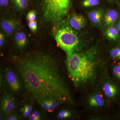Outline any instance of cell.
Here are the masks:
<instances>
[{
  "instance_id": "6da1fadb",
  "label": "cell",
  "mask_w": 120,
  "mask_h": 120,
  "mask_svg": "<svg viewBox=\"0 0 120 120\" xmlns=\"http://www.w3.org/2000/svg\"><path fill=\"white\" fill-rule=\"evenodd\" d=\"M16 66L26 90L38 103L49 98L60 103L71 101L57 65L49 55L32 53L19 60Z\"/></svg>"
},
{
  "instance_id": "7a4b0ae2",
  "label": "cell",
  "mask_w": 120,
  "mask_h": 120,
  "mask_svg": "<svg viewBox=\"0 0 120 120\" xmlns=\"http://www.w3.org/2000/svg\"><path fill=\"white\" fill-rule=\"evenodd\" d=\"M95 51L83 52H73L67 56V67L69 74L76 86L87 82L95 75Z\"/></svg>"
},
{
  "instance_id": "3957f363",
  "label": "cell",
  "mask_w": 120,
  "mask_h": 120,
  "mask_svg": "<svg viewBox=\"0 0 120 120\" xmlns=\"http://www.w3.org/2000/svg\"><path fill=\"white\" fill-rule=\"evenodd\" d=\"M54 38L59 46L67 56L75 52L79 45V39L68 21L58 22L53 31Z\"/></svg>"
},
{
  "instance_id": "277c9868",
  "label": "cell",
  "mask_w": 120,
  "mask_h": 120,
  "mask_svg": "<svg viewBox=\"0 0 120 120\" xmlns=\"http://www.w3.org/2000/svg\"><path fill=\"white\" fill-rule=\"evenodd\" d=\"M44 17L52 22L61 21L71 7V0H42Z\"/></svg>"
},
{
  "instance_id": "5b68a950",
  "label": "cell",
  "mask_w": 120,
  "mask_h": 120,
  "mask_svg": "<svg viewBox=\"0 0 120 120\" xmlns=\"http://www.w3.org/2000/svg\"><path fill=\"white\" fill-rule=\"evenodd\" d=\"M0 24L3 30L9 35L13 34L19 26L18 22L12 18L4 19L1 22Z\"/></svg>"
},
{
  "instance_id": "8992f818",
  "label": "cell",
  "mask_w": 120,
  "mask_h": 120,
  "mask_svg": "<svg viewBox=\"0 0 120 120\" xmlns=\"http://www.w3.org/2000/svg\"><path fill=\"white\" fill-rule=\"evenodd\" d=\"M5 78L10 88L13 91H16L20 89V84L15 73L9 70L5 73Z\"/></svg>"
},
{
  "instance_id": "52a82bcc",
  "label": "cell",
  "mask_w": 120,
  "mask_h": 120,
  "mask_svg": "<svg viewBox=\"0 0 120 120\" xmlns=\"http://www.w3.org/2000/svg\"><path fill=\"white\" fill-rule=\"evenodd\" d=\"M68 22L70 26L75 30H81L86 25V20L82 15L74 14L71 16Z\"/></svg>"
},
{
  "instance_id": "ba28073f",
  "label": "cell",
  "mask_w": 120,
  "mask_h": 120,
  "mask_svg": "<svg viewBox=\"0 0 120 120\" xmlns=\"http://www.w3.org/2000/svg\"><path fill=\"white\" fill-rule=\"evenodd\" d=\"M2 109L4 113L8 114L12 112L15 108L14 99L10 95H7L3 98L2 102Z\"/></svg>"
},
{
  "instance_id": "9c48e42d",
  "label": "cell",
  "mask_w": 120,
  "mask_h": 120,
  "mask_svg": "<svg viewBox=\"0 0 120 120\" xmlns=\"http://www.w3.org/2000/svg\"><path fill=\"white\" fill-rule=\"evenodd\" d=\"M103 11L102 9H95L90 12L88 17L91 21L97 25H101L103 18Z\"/></svg>"
},
{
  "instance_id": "30bf717a",
  "label": "cell",
  "mask_w": 120,
  "mask_h": 120,
  "mask_svg": "<svg viewBox=\"0 0 120 120\" xmlns=\"http://www.w3.org/2000/svg\"><path fill=\"white\" fill-rule=\"evenodd\" d=\"M118 17L117 11L114 9H110L106 12L104 16L105 25L109 27L113 26Z\"/></svg>"
},
{
  "instance_id": "8fae6325",
  "label": "cell",
  "mask_w": 120,
  "mask_h": 120,
  "mask_svg": "<svg viewBox=\"0 0 120 120\" xmlns=\"http://www.w3.org/2000/svg\"><path fill=\"white\" fill-rule=\"evenodd\" d=\"M14 38L16 45L19 49H23L26 45L27 38L24 32L21 31L16 32L14 36Z\"/></svg>"
},
{
  "instance_id": "7c38bea8",
  "label": "cell",
  "mask_w": 120,
  "mask_h": 120,
  "mask_svg": "<svg viewBox=\"0 0 120 120\" xmlns=\"http://www.w3.org/2000/svg\"><path fill=\"white\" fill-rule=\"evenodd\" d=\"M60 102L53 99H47L41 101L39 104L47 111H52L57 107Z\"/></svg>"
},
{
  "instance_id": "4fadbf2b",
  "label": "cell",
  "mask_w": 120,
  "mask_h": 120,
  "mask_svg": "<svg viewBox=\"0 0 120 120\" xmlns=\"http://www.w3.org/2000/svg\"><path fill=\"white\" fill-rule=\"evenodd\" d=\"M103 89L105 94L109 98H113L116 94V88L111 84L109 83H105Z\"/></svg>"
},
{
  "instance_id": "5bb4252c",
  "label": "cell",
  "mask_w": 120,
  "mask_h": 120,
  "mask_svg": "<svg viewBox=\"0 0 120 120\" xmlns=\"http://www.w3.org/2000/svg\"><path fill=\"white\" fill-rule=\"evenodd\" d=\"M106 35L110 40H116L119 36V31L116 27L113 26H110L106 30Z\"/></svg>"
},
{
  "instance_id": "9a60e30c",
  "label": "cell",
  "mask_w": 120,
  "mask_h": 120,
  "mask_svg": "<svg viewBox=\"0 0 120 120\" xmlns=\"http://www.w3.org/2000/svg\"><path fill=\"white\" fill-rule=\"evenodd\" d=\"M89 103L92 106H101L104 105V101L101 95L96 94L90 98Z\"/></svg>"
},
{
  "instance_id": "2e32d148",
  "label": "cell",
  "mask_w": 120,
  "mask_h": 120,
  "mask_svg": "<svg viewBox=\"0 0 120 120\" xmlns=\"http://www.w3.org/2000/svg\"><path fill=\"white\" fill-rule=\"evenodd\" d=\"M15 5L20 10H23L28 6V0H13Z\"/></svg>"
},
{
  "instance_id": "e0dca14e",
  "label": "cell",
  "mask_w": 120,
  "mask_h": 120,
  "mask_svg": "<svg viewBox=\"0 0 120 120\" xmlns=\"http://www.w3.org/2000/svg\"><path fill=\"white\" fill-rule=\"evenodd\" d=\"M99 0H84L82 5L84 7L88 8L97 6L99 4Z\"/></svg>"
},
{
  "instance_id": "ac0fdd59",
  "label": "cell",
  "mask_w": 120,
  "mask_h": 120,
  "mask_svg": "<svg viewBox=\"0 0 120 120\" xmlns=\"http://www.w3.org/2000/svg\"><path fill=\"white\" fill-rule=\"evenodd\" d=\"M32 109V106L31 105H26L24 106L21 109V111L24 117H28L30 116L31 113Z\"/></svg>"
},
{
  "instance_id": "d6986e66",
  "label": "cell",
  "mask_w": 120,
  "mask_h": 120,
  "mask_svg": "<svg viewBox=\"0 0 120 120\" xmlns=\"http://www.w3.org/2000/svg\"><path fill=\"white\" fill-rule=\"evenodd\" d=\"M110 55L114 58H120V47H116L111 50Z\"/></svg>"
},
{
  "instance_id": "ffe728a7",
  "label": "cell",
  "mask_w": 120,
  "mask_h": 120,
  "mask_svg": "<svg viewBox=\"0 0 120 120\" xmlns=\"http://www.w3.org/2000/svg\"><path fill=\"white\" fill-rule=\"evenodd\" d=\"M37 11L35 10H31L30 11L27 15L26 19L28 22L35 20L37 16Z\"/></svg>"
},
{
  "instance_id": "44dd1931",
  "label": "cell",
  "mask_w": 120,
  "mask_h": 120,
  "mask_svg": "<svg viewBox=\"0 0 120 120\" xmlns=\"http://www.w3.org/2000/svg\"><path fill=\"white\" fill-rule=\"evenodd\" d=\"M28 26L31 30L34 33H35L37 31L38 28V24L36 20L29 22Z\"/></svg>"
},
{
  "instance_id": "7402d4cb",
  "label": "cell",
  "mask_w": 120,
  "mask_h": 120,
  "mask_svg": "<svg viewBox=\"0 0 120 120\" xmlns=\"http://www.w3.org/2000/svg\"><path fill=\"white\" fill-rule=\"evenodd\" d=\"M71 114L68 110H63L58 114V117L61 119L67 118L70 116Z\"/></svg>"
},
{
  "instance_id": "603a6c76",
  "label": "cell",
  "mask_w": 120,
  "mask_h": 120,
  "mask_svg": "<svg viewBox=\"0 0 120 120\" xmlns=\"http://www.w3.org/2000/svg\"><path fill=\"white\" fill-rule=\"evenodd\" d=\"M41 119L40 113L37 111L33 112L30 117V119L31 120H38Z\"/></svg>"
},
{
  "instance_id": "cb8c5ba5",
  "label": "cell",
  "mask_w": 120,
  "mask_h": 120,
  "mask_svg": "<svg viewBox=\"0 0 120 120\" xmlns=\"http://www.w3.org/2000/svg\"><path fill=\"white\" fill-rule=\"evenodd\" d=\"M113 72L116 77L120 80V65L115 66L113 69Z\"/></svg>"
},
{
  "instance_id": "d4e9b609",
  "label": "cell",
  "mask_w": 120,
  "mask_h": 120,
  "mask_svg": "<svg viewBox=\"0 0 120 120\" xmlns=\"http://www.w3.org/2000/svg\"><path fill=\"white\" fill-rule=\"evenodd\" d=\"M9 0H0V5L1 7H5L8 5Z\"/></svg>"
},
{
  "instance_id": "484cf974",
  "label": "cell",
  "mask_w": 120,
  "mask_h": 120,
  "mask_svg": "<svg viewBox=\"0 0 120 120\" xmlns=\"http://www.w3.org/2000/svg\"><path fill=\"white\" fill-rule=\"evenodd\" d=\"M5 37L4 34L1 32L0 34V46H2L4 43L5 41Z\"/></svg>"
},
{
  "instance_id": "4316f807",
  "label": "cell",
  "mask_w": 120,
  "mask_h": 120,
  "mask_svg": "<svg viewBox=\"0 0 120 120\" xmlns=\"http://www.w3.org/2000/svg\"><path fill=\"white\" fill-rule=\"evenodd\" d=\"M116 28L119 31H120V19L117 22L116 25Z\"/></svg>"
},
{
  "instance_id": "83f0119b",
  "label": "cell",
  "mask_w": 120,
  "mask_h": 120,
  "mask_svg": "<svg viewBox=\"0 0 120 120\" xmlns=\"http://www.w3.org/2000/svg\"><path fill=\"white\" fill-rule=\"evenodd\" d=\"M16 120V117L15 116H10L9 117L8 120Z\"/></svg>"
},
{
  "instance_id": "f1b7e54d",
  "label": "cell",
  "mask_w": 120,
  "mask_h": 120,
  "mask_svg": "<svg viewBox=\"0 0 120 120\" xmlns=\"http://www.w3.org/2000/svg\"></svg>"
}]
</instances>
